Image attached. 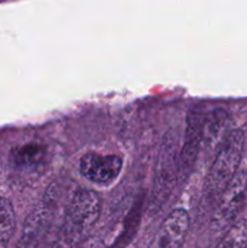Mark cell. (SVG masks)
<instances>
[{"label": "cell", "instance_id": "cell-1", "mask_svg": "<svg viewBox=\"0 0 247 248\" xmlns=\"http://www.w3.org/2000/svg\"><path fill=\"white\" fill-rule=\"evenodd\" d=\"M101 198L93 190L80 189L65 210L64 219L52 248H80L101 215Z\"/></svg>", "mask_w": 247, "mask_h": 248}, {"label": "cell", "instance_id": "cell-2", "mask_svg": "<svg viewBox=\"0 0 247 248\" xmlns=\"http://www.w3.org/2000/svg\"><path fill=\"white\" fill-rule=\"evenodd\" d=\"M245 150V133L239 128L229 131L220 143L205 183L208 198L220 195L223 189L239 172Z\"/></svg>", "mask_w": 247, "mask_h": 248}, {"label": "cell", "instance_id": "cell-3", "mask_svg": "<svg viewBox=\"0 0 247 248\" xmlns=\"http://www.w3.org/2000/svg\"><path fill=\"white\" fill-rule=\"evenodd\" d=\"M178 138L167 132L160 145L152 184L150 208L157 210L165 205L174 186L178 184Z\"/></svg>", "mask_w": 247, "mask_h": 248}, {"label": "cell", "instance_id": "cell-4", "mask_svg": "<svg viewBox=\"0 0 247 248\" xmlns=\"http://www.w3.org/2000/svg\"><path fill=\"white\" fill-rule=\"evenodd\" d=\"M247 200V172H237L219 195V202L211 218L215 232H227L237 220Z\"/></svg>", "mask_w": 247, "mask_h": 248}, {"label": "cell", "instance_id": "cell-5", "mask_svg": "<svg viewBox=\"0 0 247 248\" xmlns=\"http://www.w3.org/2000/svg\"><path fill=\"white\" fill-rule=\"evenodd\" d=\"M205 116L200 110L193 109L186 115L183 143L178 154V184L184 183L195 166L203 140Z\"/></svg>", "mask_w": 247, "mask_h": 248}, {"label": "cell", "instance_id": "cell-6", "mask_svg": "<svg viewBox=\"0 0 247 248\" xmlns=\"http://www.w3.org/2000/svg\"><path fill=\"white\" fill-rule=\"evenodd\" d=\"M123 169V159L114 154L87 153L80 159L79 171L87 181L99 186L113 183Z\"/></svg>", "mask_w": 247, "mask_h": 248}, {"label": "cell", "instance_id": "cell-7", "mask_svg": "<svg viewBox=\"0 0 247 248\" xmlns=\"http://www.w3.org/2000/svg\"><path fill=\"white\" fill-rule=\"evenodd\" d=\"M190 228V217L183 208H174L160 225L150 248H181Z\"/></svg>", "mask_w": 247, "mask_h": 248}, {"label": "cell", "instance_id": "cell-8", "mask_svg": "<svg viewBox=\"0 0 247 248\" xmlns=\"http://www.w3.org/2000/svg\"><path fill=\"white\" fill-rule=\"evenodd\" d=\"M46 156V148L38 143H26L15 148L10 155V161L17 169L31 170L38 167Z\"/></svg>", "mask_w": 247, "mask_h": 248}, {"label": "cell", "instance_id": "cell-9", "mask_svg": "<svg viewBox=\"0 0 247 248\" xmlns=\"http://www.w3.org/2000/svg\"><path fill=\"white\" fill-rule=\"evenodd\" d=\"M229 115L223 109H215L205 118L203 124V140L207 144H215L220 140L222 133L227 132ZM202 140V142H203Z\"/></svg>", "mask_w": 247, "mask_h": 248}, {"label": "cell", "instance_id": "cell-10", "mask_svg": "<svg viewBox=\"0 0 247 248\" xmlns=\"http://www.w3.org/2000/svg\"><path fill=\"white\" fill-rule=\"evenodd\" d=\"M16 228V215L9 199L0 196V248H7Z\"/></svg>", "mask_w": 247, "mask_h": 248}, {"label": "cell", "instance_id": "cell-11", "mask_svg": "<svg viewBox=\"0 0 247 248\" xmlns=\"http://www.w3.org/2000/svg\"><path fill=\"white\" fill-rule=\"evenodd\" d=\"M247 247V217L236 220L220 240L216 248H246Z\"/></svg>", "mask_w": 247, "mask_h": 248}, {"label": "cell", "instance_id": "cell-12", "mask_svg": "<svg viewBox=\"0 0 247 248\" xmlns=\"http://www.w3.org/2000/svg\"><path fill=\"white\" fill-rule=\"evenodd\" d=\"M80 248H102V245L99 241L92 239V240H90V241H87L86 244L82 245Z\"/></svg>", "mask_w": 247, "mask_h": 248}, {"label": "cell", "instance_id": "cell-13", "mask_svg": "<svg viewBox=\"0 0 247 248\" xmlns=\"http://www.w3.org/2000/svg\"><path fill=\"white\" fill-rule=\"evenodd\" d=\"M16 248H34V247H33V246H31V245L26 244V242H23V241H21V240H19L18 244H17Z\"/></svg>", "mask_w": 247, "mask_h": 248}]
</instances>
